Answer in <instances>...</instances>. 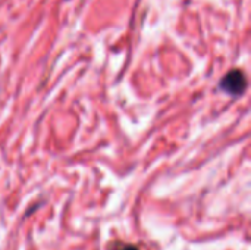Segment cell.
Masks as SVG:
<instances>
[{"mask_svg": "<svg viewBox=\"0 0 251 250\" xmlns=\"http://www.w3.org/2000/svg\"><path fill=\"white\" fill-rule=\"evenodd\" d=\"M221 90H224L229 96H241L247 90V78L241 69H234L228 72L219 84Z\"/></svg>", "mask_w": 251, "mask_h": 250, "instance_id": "cell-1", "label": "cell"}, {"mask_svg": "<svg viewBox=\"0 0 251 250\" xmlns=\"http://www.w3.org/2000/svg\"><path fill=\"white\" fill-rule=\"evenodd\" d=\"M121 250H140L137 246H134V245H125V246H122Z\"/></svg>", "mask_w": 251, "mask_h": 250, "instance_id": "cell-2", "label": "cell"}]
</instances>
